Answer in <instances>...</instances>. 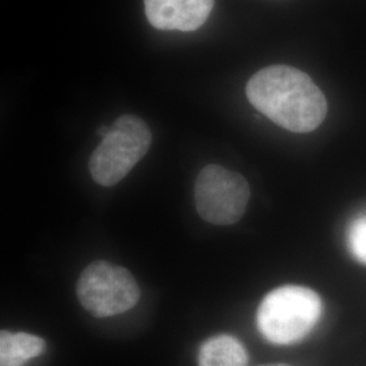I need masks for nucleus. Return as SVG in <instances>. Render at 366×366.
Masks as SVG:
<instances>
[{"instance_id":"nucleus-1","label":"nucleus","mask_w":366,"mask_h":366,"mask_svg":"<svg viewBox=\"0 0 366 366\" xmlns=\"http://www.w3.org/2000/svg\"><path fill=\"white\" fill-rule=\"evenodd\" d=\"M249 104L281 128L308 133L319 128L327 114L325 94L302 71L293 66H266L249 79Z\"/></svg>"},{"instance_id":"nucleus-2","label":"nucleus","mask_w":366,"mask_h":366,"mask_svg":"<svg viewBox=\"0 0 366 366\" xmlns=\"http://www.w3.org/2000/svg\"><path fill=\"white\" fill-rule=\"evenodd\" d=\"M323 314L320 296L307 287L285 285L272 290L257 311V326L263 338L274 345L304 340Z\"/></svg>"},{"instance_id":"nucleus-3","label":"nucleus","mask_w":366,"mask_h":366,"mask_svg":"<svg viewBox=\"0 0 366 366\" xmlns=\"http://www.w3.org/2000/svg\"><path fill=\"white\" fill-rule=\"evenodd\" d=\"M151 143L152 134L142 118L132 114L117 118L92 154V179L105 187L117 184L147 155Z\"/></svg>"},{"instance_id":"nucleus-4","label":"nucleus","mask_w":366,"mask_h":366,"mask_svg":"<svg viewBox=\"0 0 366 366\" xmlns=\"http://www.w3.org/2000/svg\"><path fill=\"white\" fill-rule=\"evenodd\" d=\"M76 295L81 307L92 316L109 317L132 310L140 300V288L125 267L97 261L81 272Z\"/></svg>"},{"instance_id":"nucleus-5","label":"nucleus","mask_w":366,"mask_h":366,"mask_svg":"<svg viewBox=\"0 0 366 366\" xmlns=\"http://www.w3.org/2000/svg\"><path fill=\"white\" fill-rule=\"evenodd\" d=\"M194 199L202 220L214 225H232L247 209L249 182L239 172L208 164L197 177Z\"/></svg>"},{"instance_id":"nucleus-6","label":"nucleus","mask_w":366,"mask_h":366,"mask_svg":"<svg viewBox=\"0 0 366 366\" xmlns=\"http://www.w3.org/2000/svg\"><path fill=\"white\" fill-rule=\"evenodd\" d=\"M214 0H144L145 15L159 30L194 31L209 18Z\"/></svg>"},{"instance_id":"nucleus-7","label":"nucleus","mask_w":366,"mask_h":366,"mask_svg":"<svg viewBox=\"0 0 366 366\" xmlns=\"http://www.w3.org/2000/svg\"><path fill=\"white\" fill-rule=\"evenodd\" d=\"M249 355L232 335H216L205 340L198 353V366H247Z\"/></svg>"},{"instance_id":"nucleus-8","label":"nucleus","mask_w":366,"mask_h":366,"mask_svg":"<svg viewBox=\"0 0 366 366\" xmlns=\"http://www.w3.org/2000/svg\"><path fill=\"white\" fill-rule=\"evenodd\" d=\"M46 343L37 335L27 332H0V366H25L29 360L45 352Z\"/></svg>"},{"instance_id":"nucleus-9","label":"nucleus","mask_w":366,"mask_h":366,"mask_svg":"<svg viewBox=\"0 0 366 366\" xmlns=\"http://www.w3.org/2000/svg\"><path fill=\"white\" fill-rule=\"evenodd\" d=\"M347 246L354 258L366 264V214L355 217L349 225Z\"/></svg>"},{"instance_id":"nucleus-10","label":"nucleus","mask_w":366,"mask_h":366,"mask_svg":"<svg viewBox=\"0 0 366 366\" xmlns=\"http://www.w3.org/2000/svg\"><path fill=\"white\" fill-rule=\"evenodd\" d=\"M261 366H290L288 364H264V365Z\"/></svg>"}]
</instances>
